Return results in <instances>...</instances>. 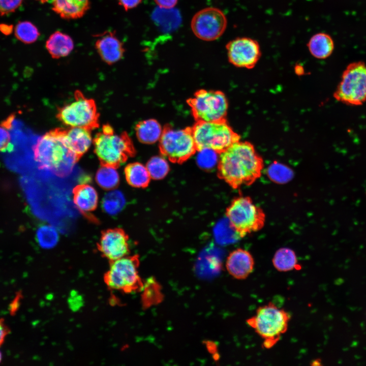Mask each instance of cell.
<instances>
[{
  "label": "cell",
  "mask_w": 366,
  "mask_h": 366,
  "mask_svg": "<svg viewBox=\"0 0 366 366\" xmlns=\"http://www.w3.org/2000/svg\"><path fill=\"white\" fill-rule=\"evenodd\" d=\"M262 158L250 142L237 141L220 153L218 175L233 189L250 186L261 175Z\"/></svg>",
  "instance_id": "1"
},
{
  "label": "cell",
  "mask_w": 366,
  "mask_h": 366,
  "mask_svg": "<svg viewBox=\"0 0 366 366\" xmlns=\"http://www.w3.org/2000/svg\"><path fill=\"white\" fill-rule=\"evenodd\" d=\"M35 161L42 169L64 176L69 174L78 161L67 145L63 128H55L40 137L33 148Z\"/></svg>",
  "instance_id": "2"
},
{
  "label": "cell",
  "mask_w": 366,
  "mask_h": 366,
  "mask_svg": "<svg viewBox=\"0 0 366 366\" xmlns=\"http://www.w3.org/2000/svg\"><path fill=\"white\" fill-rule=\"evenodd\" d=\"M94 152L101 166L118 168L135 154L133 142L126 132L116 133L109 124L102 126V131L93 139Z\"/></svg>",
  "instance_id": "3"
},
{
  "label": "cell",
  "mask_w": 366,
  "mask_h": 366,
  "mask_svg": "<svg viewBox=\"0 0 366 366\" xmlns=\"http://www.w3.org/2000/svg\"><path fill=\"white\" fill-rule=\"evenodd\" d=\"M291 315L273 302L260 306L246 322L263 339L262 346L270 349L287 330Z\"/></svg>",
  "instance_id": "4"
},
{
  "label": "cell",
  "mask_w": 366,
  "mask_h": 366,
  "mask_svg": "<svg viewBox=\"0 0 366 366\" xmlns=\"http://www.w3.org/2000/svg\"><path fill=\"white\" fill-rule=\"evenodd\" d=\"M226 216L236 234L243 237L261 230L264 226L265 215L249 196L234 199L227 207Z\"/></svg>",
  "instance_id": "5"
},
{
  "label": "cell",
  "mask_w": 366,
  "mask_h": 366,
  "mask_svg": "<svg viewBox=\"0 0 366 366\" xmlns=\"http://www.w3.org/2000/svg\"><path fill=\"white\" fill-rule=\"evenodd\" d=\"M191 129L197 150L209 148L220 154L240 140L225 119L199 121Z\"/></svg>",
  "instance_id": "6"
},
{
  "label": "cell",
  "mask_w": 366,
  "mask_h": 366,
  "mask_svg": "<svg viewBox=\"0 0 366 366\" xmlns=\"http://www.w3.org/2000/svg\"><path fill=\"white\" fill-rule=\"evenodd\" d=\"M100 114L93 99L86 97L79 90L72 101L58 108L57 119L69 127H79L92 131L99 127Z\"/></svg>",
  "instance_id": "7"
},
{
  "label": "cell",
  "mask_w": 366,
  "mask_h": 366,
  "mask_svg": "<svg viewBox=\"0 0 366 366\" xmlns=\"http://www.w3.org/2000/svg\"><path fill=\"white\" fill-rule=\"evenodd\" d=\"M104 281L110 289L126 293L141 291L144 283L138 271V255L126 256L110 262Z\"/></svg>",
  "instance_id": "8"
},
{
  "label": "cell",
  "mask_w": 366,
  "mask_h": 366,
  "mask_svg": "<svg viewBox=\"0 0 366 366\" xmlns=\"http://www.w3.org/2000/svg\"><path fill=\"white\" fill-rule=\"evenodd\" d=\"M333 97L348 106H360L366 102V65L363 62H352L346 67Z\"/></svg>",
  "instance_id": "9"
},
{
  "label": "cell",
  "mask_w": 366,
  "mask_h": 366,
  "mask_svg": "<svg viewBox=\"0 0 366 366\" xmlns=\"http://www.w3.org/2000/svg\"><path fill=\"white\" fill-rule=\"evenodd\" d=\"M187 102L197 121L225 119L228 104L226 97L221 91L200 89Z\"/></svg>",
  "instance_id": "10"
},
{
  "label": "cell",
  "mask_w": 366,
  "mask_h": 366,
  "mask_svg": "<svg viewBox=\"0 0 366 366\" xmlns=\"http://www.w3.org/2000/svg\"><path fill=\"white\" fill-rule=\"evenodd\" d=\"M159 140L162 155L172 162H183L197 150L192 129L189 128L178 129L166 127Z\"/></svg>",
  "instance_id": "11"
},
{
  "label": "cell",
  "mask_w": 366,
  "mask_h": 366,
  "mask_svg": "<svg viewBox=\"0 0 366 366\" xmlns=\"http://www.w3.org/2000/svg\"><path fill=\"white\" fill-rule=\"evenodd\" d=\"M227 20L220 9L208 7L196 13L191 20V29L199 39L210 41L220 38L225 32Z\"/></svg>",
  "instance_id": "12"
},
{
  "label": "cell",
  "mask_w": 366,
  "mask_h": 366,
  "mask_svg": "<svg viewBox=\"0 0 366 366\" xmlns=\"http://www.w3.org/2000/svg\"><path fill=\"white\" fill-rule=\"evenodd\" d=\"M226 48L229 62L239 68H254L261 55L259 43L249 37L236 38L229 42Z\"/></svg>",
  "instance_id": "13"
},
{
  "label": "cell",
  "mask_w": 366,
  "mask_h": 366,
  "mask_svg": "<svg viewBox=\"0 0 366 366\" xmlns=\"http://www.w3.org/2000/svg\"><path fill=\"white\" fill-rule=\"evenodd\" d=\"M128 235L122 229H108L102 232L97 248L102 256L110 262L128 255Z\"/></svg>",
  "instance_id": "14"
},
{
  "label": "cell",
  "mask_w": 366,
  "mask_h": 366,
  "mask_svg": "<svg viewBox=\"0 0 366 366\" xmlns=\"http://www.w3.org/2000/svg\"><path fill=\"white\" fill-rule=\"evenodd\" d=\"M255 261L251 253L241 248L232 251L228 256L226 268L228 273L237 280L247 278L253 271Z\"/></svg>",
  "instance_id": "15"
},
{
  "label": "cell",
  "mask_w": 366,
  "mask_h": 366,
  "mask_svg": "<svg viewBox=\"0 0 366 366\" xmlns=\"http://www.w3.org/2000/svg\"><path fill=\"white\" fill-rule=\"evenodd\" d=\"M95 45L102 59L109 65L119 60L125 52L122 43L111 32L99 36Z\"/></svg>",
  "instance_id": "16"
},
{
  "label": "cell",
  "mask_w": 366,
  "mask_h": 366,
  "mask_svg": "<svg viewBox=\"0 0 366 366\" xmlns=\"http://www.w3.org/2000/svg\"><path fill=\"white\" fill-rule=\"evenodd\" d=\"M66 143L79 160L88 150L92 142L90 131L79 127L63 128Z\"/></svg>",
  "instance_id": "17"
},
{
  "label": "cell",
  "mask_w": 366,
  "mask_h": 366,
  "mask_svg": "<svg viewBox=\"0 0 366 366\" xmlns=\"http://www.w3.org/2000/svg\"><path fill=\"white\" fill-rule=\"evenodd\" d=\"M73 201L77 209L89 216L98 205V195L95 189L87 184L76 186L73 190Z\"/></svg>",
  "instance_id": "18"
},
{
  "label": "cell",
  "mask_w": 366,
  "mask_h": 366,
  "mask_svg": "<svg viewBox=\"0 0 366 366\" xmlns=\"http://www.w3.org/2000/svg\"><path fill=\"white\" fill-rule=\"evenodd\" d=\"M52 4L54 11L66 19L80 18L89 8L88 0H52Z\"/></svg>",
  "instance_id": "19"
},
{
  "label": "cell",
  "mask_w": 366,
  "mask_h": 366,
  "mask_svg": "<svg viewBox=\"0 0 366 366\" xmlns=\"http://www.w3.org/2000/svg\"><path fill=\"white\" fill-rule=\"evenodd\" d=\"M46 47L53 58L67 56L73 50V40L68 35L60 32L52 34L47 40Z\"/></svg>",
  "instance_id": "20"
},
{
  "label": "cell",
  "mask_w": 366,
  "mask_h": 366,
  "mask_svg": "<svg viewBox=\"0 0 366 366\" xmlns=\"http://www.w3.org/2000/svg\"><path fill=\"white\" fill-rule=\"evenodd\" d=\"M307 46L314 57L318 59H325L332 54L334 45L330 35L324 33H319L310 38Z\"/></svg>",
  "instance_id": "21"
},
{
  "label": "cell",
  "mask_w": 366,
  "mask_h": 366,
  "mask_svg": "<svg viewBox=\"0 0 366 366\" xmlns=\"http://www.w3.org/2000/svg\"><path fill=\"white\" fill-rule=\"evenodd\" d=\"M138 139L142 143L151 144L160 140L163 130L160 124L154 119L139 122L135 127Z\"/></svg>",
  "instance_id": "22"
},
{
  "label": "cell",
  "mask_w": 366,
  "mask_h": 366,
  "mask_svg": "<svg viewBox=\"0 0 366 366\" xmlns=\"http://www.w3.org/2000/svg\"><path fill=\"white\" fill-rule=\"evenodd\" d=\"M124 172L127 182L133 187L145 188L151 178L146 167L139 162L128 164Z\"/></svg>",
  "instance_id": "23"
},
{
  "label": "cell",
  "mask_w": 366,
  "mask_h": 366,
  "mask_svg": "<svg viewBox=\"0 0 366 366\" xmlns=\"http://www.w3.org/2000/svg\"><path fill=\"white\" fill-rule=\"evenodd\" d=\"M272 262L274 267L280 272H287L301 268L297 263L294 251L288 248L278 249L273 257Z\"/></svg>",
  "instance_id": "24"
},
{
  "label": "cell",
  "mask_w": 366,
  "mask_h": 366,
  "mask_svg": "<svg viewBox=\"0 0 366 366\" xmlns=\"http://www.w3.org/2000/svg\"><path fill=\"white\" fill-rule=\"evenodd\" d=\"M96 180L102 188L111 190L117 186L119 176L116 168L102 166L96 173Z\"/></svg>",
  "instance_id": "25"
},
{
  "label": "cell",
  "mask_w": 366,
  "mask_h": 366,
  "mask_svg": "<svg viewBox=\"0 0 366 366\" xmlns=\"http://www.w3.org/2000/svg\"><path fill=\"white\" fill-rule=\"evenodd\" d=\"M125 203V198L122 193L118 190H113L104 196L102 204L106 212L110 215H115L122 210Z\"/></svg>",
  "instance_id": "26"
},
{
  "label": "cell",
  "mask_w": 366,
  "mask_h": 366,
  "mask_svg": "<svg viewBox=\"0 0 366 366\" xmlns=\"http://www.w3.org/2000/svg\"><path fill=\"white\" fill-rule=\"evenodd\" d=\"M172 8L166 9L160 8L156 9L153 13V18L162 27L170 29L178 25L180 20L177 12Z\"/></svg>",
  "instance_id": "27"
},
{
  "label": "cell",
  "mask_w": 366,
  "mask_h": 366,
  "mask_svg": "<svg viewBox=\"0 0 366 366\" xmlns=\"http://www.w3.org/2000/svg\"><path fill=\"white\" fill-rule=\"evenodd\" d=\"M15 34L18 40L27 44L35 42L39 36L37 27L26 21L20 22L16 25Z\"/></svg>",
  "instance_id": "28"
},
{
  "label": "cell",
  "mask_w": 366,
  "mask_h": 366,
  "mask_svg": "<svg viewBox=\"0 0 366 366\" xmlns=\"http://www.w3.org/2000/svg\"><path fill=\"white\" fill-rule=\"evenodd\" d=\"M146 168L150 177L155 179L164 178L169 170L167 160L160 156L151 158L147 162Z\"/></svg>",
  "instance_id": "29"
},
{
  "label": "cell",
  "mask_w": 366,
  "mask_h": 366,
  "mask_svg": "<svg viewBox=\"0 0 366 366\" xmlns=\"http://www.w3.org/2000/svg\"><path fill=\"white\" fill-rule=\"evenodd\" d=\"M267 174L269 177L274 182L282 184L287 182L291 179L293 172L287 166L276 162L269 166Z\"/></svg>",
  "instance_id": "30"
},
{
  "label": "cell",
  "mask_w": 366,
  "mask_h": 366,
  "mask_svg": "<svg viewBox=\"0 0 366 366\" xmlns=\"http://www.w3.org/2000/svg\"><path fill=\"white\" fill-rule=\"evenodd\" d=\"M37 241L43 248H51L57 243L58 234L56 231L49 225L40 227L37 232Z\"/></svg>",
  "instance_id": "31"
},
{
  "label": "cell",
  "mask_w": 366,
  "mask_h": 366,
  "mask_svg": "<svg viewBox=\"0 0 366 366\" xmlns=\"http://www.w3.org/2000/svg\"><path fill=\"white\" fill-rule=\"evenodd\" d=\"M198 150L199 152L197 161L199 166L204 169L214 167L218 162L217 155L218 152L209 148H203Z\"/></svg>",
  "instance_id": "32"
},
{
  "label": "cell",
  "mask_w": 366,
  "mask_h": 366,
  "mask_svg": "<svg viewBox=\"0 0 366 366\" xmlns=\"http://www.w3.org/2000/svg\"><path fill=\"white\" fill-rule=\"evenodd\" d=\"M69 308L73 312L79 310L84 304L82 296L76 290H72L68 298Z\"/></svg>",
  "instance_id": "33"
},
{
  "label": "cell",
  "mask_w": 366,
  "mask_h": 366,
  "mask_svg": "<svg viewBox=\"0 0 366 366\" xmlns=\"http://www.w3.org/2000/svg\"><path fill=\"white\" fill-rule=\"evenodd\" d=\"M13 147L9 132L7 129L0 126V151H10Z\"/></svg>",
  "instance_id": "34"
},
{
  "label": "cell",
  "mask_w": 366,
  "mask_h": 366,
  "mask_svg": "<svg viewBox=\"0 0 366 366\" xmlns=\"http://www.w3.org/2000/svg\"><path fill=\"white\" fill-rule=\"evenodd\" d=\"M21 2L22 0H0V14L6 15L15 11Z\"/></svg>",
  "instance_id": "35"
},
{
  "label": "cell",
  "mask_w": 366,
  "mask_h": 366,
  "mask_svg": "<svg viewBox=\"0 0 366 366\" xmlns=\"http://www.w3.org/2000/svg\"><path fill=\"white\" fill-rule=\"evenodd\" d=\"M10 332V329L3 318H0V347L4 343L6 337Z\"/></svg>",
  "instance_id": "36"
},
{
  "label": "cell",
  "mask_w": 366,
  "mask_h": 366,
  "mask_svg": "<svg viewBox=\"0 0 366 366\" xmlns=\"http://www.w3.org/2000/svg\"><path fill=\"white\" fill-rule=\"evenodd\" d=\"M160 8L170 9L173 8L178 0H154Z\"/></svg>",
  "instance_id": "37"
},
{
  "label": "cell",
  "mask_w": 366,
  "mask_h": 366,
  "mask_svg": "<svg viewBox=\"0 0 366 366\" xmlns=\"http://www.w3.org/2000/svg\"><path fill=\"white\" fill-rule=\"evenodd\" d=\"M119 4L126 10L136 7L139 4L141 0H118Z\"/></svg>",
  "instance_id": "38"
},
{
  "label": "cell",
  "mask_w": 366,
  "mask_h": 366,
  "mask_svg": "<svg viewBox=\"0 0 366 366\" xmlns=\"http://www.w3.org/2000/svg\"><path fill=\"white\" fill-rule=\"evenodd\" d=\"M21 297L22 296H21V293H17V295L15 296V298L13 299V300L12 301L11 303L10 304L9 310L10 311V313L12 315L16 312L18 307H19L20 300Z\"/></svg>",
  "instance_id": "39"
},
{
  "label": "cell",
  "mask_w": 366,
  "mask_h": 366,
  "mask_svg": "<svg viewBox=\"0 0 366 366\" xmlns=\"http://www.w3.org/2000/svg\"><path fill=\"white\" fill-rule=\"evenodd\" d=\"M14 118L13 115H11L6 120L1 124V126L7 129H10L12 127V121Z\"/></svg>",
  "instance_id": "40"
},
{
  "label": "cell",
  "mask_w": 366,
  "mask_h": 366,
  "mask_svg": "<svg viewBox=\"0 0 366 366\" xmlns=\"http://www.w3.org/2000/svg\"><path fill=\"white\" fill-rule=\"evenodd\" d=\"M316 363V364H315V365H320L321 364V360H319V359H318L314 360V361H313L312 363L311 364V365H313V364L314 363Z\"/></svg>",
  "instance_id": "41"
},
{
  "label": "cell",
  "mask_w": 366,
  "mask_h": 366,
  "mask_svg": "<svg viewBox=\"0 0 366 366\" xmlns=\"http://www.w3.org/2000/svg\"><path fill=\"white\" fill-rule=\"evenodd\" d=\"M37 1H38L42 3H46V2H47V1H48V0H37Z\"/></svg>",
  "instance_id": "42"
},
{
  "label": "cell",
  "mask_w": 366,
  "mask_h": 366,
  "mask_svg": "<svg viewBox=\"0 0 366 366\" xmlns=\"http://www.w3.org/2000/svg\"><path fill=\"white\" fill-rule=\"evenodd\" d=\"M2 355L1 352L0 351V363L2 361Z\"/></svg>",
  "instance_id": "43"
}]
</instances>
